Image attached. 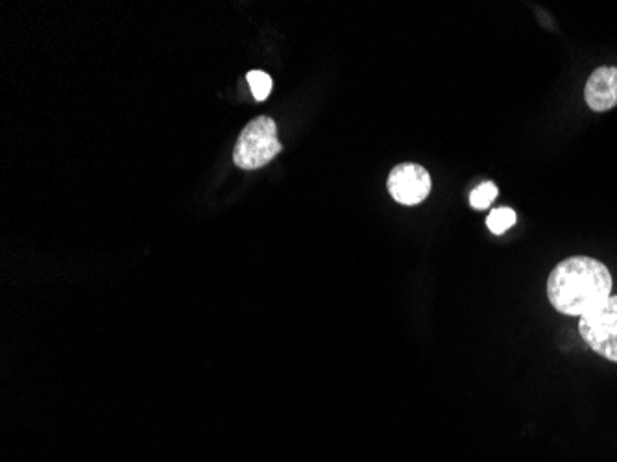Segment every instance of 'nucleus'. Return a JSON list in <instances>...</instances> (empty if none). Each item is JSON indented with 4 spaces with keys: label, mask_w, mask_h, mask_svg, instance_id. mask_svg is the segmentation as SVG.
<instances>
[{
    "label": "nucleus",
    "mask_w": 617,
    "mask_h": 462,
    "mask_svg": "<svg viewBox=\"0 0 617 462\" xmlns=\"http://www.w3.org/2000/svg\"><path fill=\"white\" fill-rule=\"evenodd\" d=\"M612 274L594 257L575 255L558 263L547 279V298L558 313L584 316L612 297Z\"/></svg>",
    "instance_id": "1"
},
{
    "label": "nucleus",
    "mask_w": 617,
    "mask_h": 462,
    "mask_svg": "<svg viewBox=\"0 0 617 462\" xmlns=\"http://www.w3.org/2000/svg\"><path fill=\"white\" fill-rule=\"evenodd\" d=\"M281 152L278 126L270 117H257L244 128L233 152L235 165L244 171H256L268 165Z\"/></svg>",
    "instance_id": "2"
},
{
    "label": "nucleus",
    "mask_w": 617,
    "mask_h": 462,
    "mask_svg": "<svg viewBox=\"0 0 617 462\" xmlns=\"http://www.w3.org/2000/svg\"><path fill=\"white\" fill-rule=\"evenodd\" d=\"M579 333L597 356L617 362V297L608 298L592 313L581 316Z\"/></svg>",
    "instance_id": "3"
},
{
    "label": "nucleus",
    "mask_w": 617,
    "mask_h": 462,
    "mask_svg": "<svg viewBox=\"0 0 617 462\" xmlns=\"http://www.w3.org/2000/svg\"><path fill=\"white\" fill-rule=\"evenodd\" d=\"M386 187L398 204L416 206L422 204L431 193V176L422 165L401 163L392 169Z\"/></svg>",
    "instance_id": "4"
},
{
    "label": "nucleus",
    "mask_w": 617,
    "mask_h": 462,
    "mask_svg": "<svg viewBox=\"0 0 617 462\" xmlns=\"http://www.w3.org/2000/svg\"><path fill=\"white\" fill-rule=\"evenodd\" d=\"M584 101L592 112H610L617 106V67H599L587 78Z\"/></svg>",
    "instance_id": "5"
},
{
    "label": "nucleus",
    "mask_w": 617,
    "mask_h": 462,
    "mask_svg": "<svg viewBox=\"0 0 617 462\" xmlns=\"http://www.w3.org/2000/svg\"><path fill=\"white\" fill-rule=\"evenodd\" d=\"M487 224L488 230L496 235H501L511 226L516 224V213L511 208L493 209L492 213L488 215Z\"/></svg>",
    "instance_id": "6"
},
{
    "label": "nucleus",
    "mask_w": 617,
    "mask_h": 462,
    "mask_svg": "<svg viewBox=\"0 0 617 462\" xmlns=\"http://www.w3.org/2000/svg\"><path fill=\"white\" fill-rule=\"evenodd\" d=\"M246 80H248L249 88H252L254 99L259 102L267 101L270 91H272V78L268 77L267 72L249 71L246 74Z\"/></svg>",
    "instance_id": "7"
},
{
    "label": "nucleus",
    "mask_w": 617,
    "mask_h": 462,
    "mask_svg": "<svg viewBox=\"0 0 617 462\" xmlns=\"http://www.w3.org/2000/svg\"><path fill=\"white\" fill-rule=\"evenodd\" d=\"M498 193L499 190L496 184L485 182V184L479 185V187L469 195V204H472V208L475 209L490 208V204L496 200Z\"/></svg>",
    "instance_id": "8"
}]
</instances>
